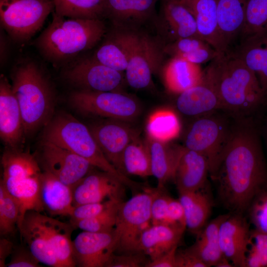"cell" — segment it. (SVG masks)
<instances>
[{
    "label": "cell",
    "mask_w": 267,
    "mask_h": 267,
    "mask_svg": "<svg viewBox=\"0 0 267 267\" xmlns=\"http://www.w3.org/2000/svg\"><path fill=\"white\" fill-rule=\"evenodd\" d=\"M238 122L211 178L222 205L231 213L243 214L267 186V167L257 130L249 122Z\"/></svg>",
    "instance_id": "obj_1"
},
{
    "label": "cell",
    "mask_w": 267,
    "mask_h": 267,
    "mask_svg": "<svg viewBox=\"0 0 267 267\" xmlns=\"http://www.w3.org/2000/svg\"><path fill=\"white\" fill-rule=\"evenodd\" d=\"M204 71L217 92L223 111L238 120H245L267 99L255 73L232 54H220Z\"/></svg>",
    "instance_id": "obj_2"
},
{
    "label": "cell",
    "mask_w": 267,
    "mask_h": 267,
    "mask_svg": "<svg viewBox=\"0 0 267 267\" xmlns=\"http://www.w3.org/2000/svg\"><path fill=\"white\" fill-rule=\"evenodd\" d=\"M106 31L101 19L66 18L54 12L35 45L46 60L57 66L93 47Z\"/></svg>",
    "instance_id": "obj_3"
},
{
    "label": "cell",
    "mask_w": 267,
    "mask_h": 267,
    "mask_svg": "<svg viewBox=\"0 0 267 267\" xmlns=\"http://www.w3.org/2000/svg\"><path fill=\"white\" fill-rule=\"evenodd\" d=\"M12 80L13 91L21 109L25 135H30L49 122L54 105L53 90L42 69L33 61L19 63Z\"/></svg>",
    "instance_id": "obj_4"
},
{
    "label": "cell",
    "mask_w": 267,
    "mask_h": 267,
    "mask_svg": "<svg viewBox=\"0 0 267 267\" xmlns=\"http://www.w3.org/2000/svg\"><path fill=\"white\" fill-rule=\"evenodd\" d=\"M67 149L93 166L115 176L134 191L140 184L120 172L106 159L89 128L67 114H60L45 126L43 140Z\"/></svg>",
    "instance_id": "obj_5"
},
{
    "label": "cell",
    "mask_w": 267,
    "mask_h": 267,
    "mask_svg": "<svg viewBox=\"0 0 267 267\" xmlns=\"http://www.w3.org/2000/svg\"><path fill=\"white\" fill-rule=\"evenodd\" d=\"M1 164L0 182L20 205L18 228L28 211H44L40 199L43 171L36 156L20 149H7L2 155Z\"/></svg>",
    "instance_id": "obj_6"
},
{
    "label": "cell",
    "mask_w": 267,
    "mask_h": 267,
    "mask_svg": "<svg viewBox=\"0 0 267 267\" xmlns=\"http://www.w3.org/2000/svg\"><path fill=\"white\" fill-rule=\"evenodd\" d=\"M112 31L122 44L128 57L126 80L132 88L141 89L152 83V74L158 70L165 55V44L156 35L152 36L142 28Z\"/></svg>",
    "instance_id": "obj_7"
},
{
    "label": "cell",
    "mask_w": 267,
    "mask_h": 267,
    "mask_svg": "<svg viewBox=\"0 0 267 267\" xmlns=\"http://www.w3.org/2000/svg\"><path fill=\"white\" fill-rule=\"evenodd\" d=\"M214 112L198 117L186 133L184 147L203 155L207 160L209 175H214L234 125Z\"/></svg>",
    "instance_id": "obj_8"
},
{
    "label": "cell",
    "mask_w": 267,
    "mask_h": 267,
    "mask_svg": "<svg viewBox=\"0 0 267 267\" xmlns=\"http://www.w3.org/2000/svg\"><path fill=\"white\" fill-rule=\"evenodd\" d=\"M54 10L52 0H0L1 27L18 43L28 41Z\"/></svg>",
    "instance_id": "obj_9"
},
{
    "label": "cell",
    "mask_w": 267,
    "mask_h": 267,
    "mask_svg": "<svg viewBox=\"0 0 267 267\" xmlns=\"http://www.w3.org/2000/svg\"><path fill=\"white\" fill-rule=\"evenodd\" d=\"M152 198L150 186L145 185L141 192L121 203L114 229L118 239L116 253L137 252L141 235L152 224Z\"/></svg>",
    "instance_id": "obj_10"
},
{
    "label": "cell",
    "mask_w": 267,
    "mask_h": 267,
    "mask_svg": "<svg viewBox=\"0 0 267 267\" xmlns=\"http://www.w3.org/2000/svg\"><path fill=\"white\" fill-rule=\"evenodd\" d=\"M69 101L74 109L85 115L122 121L133 120L140 112L137 100L120 91L80 89L70 95Z\"/></svg>",
    "instance_id": "obj_11"
},
{
    "label": "cell",
    "mask_w": 267,
    "mask_h": 267,
    "mask_svg": "<svg viewBox=\"0 0 267 267\" xmlns=\"http://www.w3.org/2000/svg\"><path fill=\"white\" fill-rule=\"evenodd\" d=\"M36 158L43 171L47 172L72 188L95 167L70 150L42 141Z\"/></svg>",
    "instance_id": "obj_12"
},
{
    "label": "cell",
    "mask_w": 267,
    "mask_h": 267,
    "mask_svg": "<svg viewBox=\"0 0 267 267\" xmlns=\"http://www.w3.org/2000/svg\"><path fill=\"white\" fill-rule=\"evenodd\" d=\"M64 75L69 83L81 90L120 91L123 83L122 72L103 65L93 57L76 63Z\"/></svg>",
    "instance_id": "obj_13"
},
{
    "label": "cell",
    "mask_w": 267,
    "mask_h": 267,
    "mask_svg": "<svg viewBox=\"0 0 267 267\" xmlns=\"http://www.w3.org/2000/svg\"><path fill=\"white\" fill-rule=\"evenodd\" d=\"M153 22L157 35L165 44L184 38H200L194 16L179 0H160Z\"/></svg>",
    "instance_id": "obj_14"
},
{
    "label": "cell",
    "mask_w": 267,
    "mask_h": 267,
    "mask_svg": "<svg viewBox=\"0 0 267 267\" xmlns=\"http://www.w3.org/2000/svg\"><path fill=\"white\" fill-rule=\"evenodd\" d=\"M118 239L114 231L94 232L83 231L73 240V257L79 267H105L115 253Z\"/></svg>",
    "instance_id": "obj_15"
},
{
    "label": "cell",
    "mask_w": 267,
    "mask_h": 267,
    "mask_svg": "<svg viewBox=\"0 0 267 267\" xmlns=\"http://www.w3.org/2000/svg\"><path fill=\"white\" fill-rule=\"evenodd\" d=\"M126 187L113 175L92 170L72 188L74 205L107 200L124 201Z\"/></svg>",
    "instance_id": "obj_16"
},
{
    "label": "cell",
    "mask_w": 267,
    "mask_h": 267,
    "mask_svg": "<svg viewBox=\"0 0 267 267\" xmlns=\"http://www.w3.org/2000/svg\"><path fill=\"white\" fill-rule=\"evenodd\" d=\"M159 0H105L103 17L111 21L114 28L140 29L147 23L154 21Z\"/></svg>",
    "instance_id": "obj_17"
},
{
    "label": "cell",
    "mask_w": 267,
    "mask_h": 267,
    "mask_svg": "<svg viewBox=\"0 0 267 267\" xmlns=\"http://www.w3.org/2000/svg\"><path fill=\"white\" fill-rule=\"evenodd\" d=\"M121 121L109 119L96 123L89 129L108 161L124 174L122 163L123 152L138 134Z\"/></svg>",
    "instance_id": "obj_18"
},
{
    "label": "cell",
    "mask_w": 267,
    "mask_h": 267,
    "mask_svg": "<svg viewBox=\"0 0 267 267\" xmlns=\"http://www.w3.org/2000/svg\"><path fill=\"white\" fill-rule=\"evenodd\" d=\"M25 135L21 109L12 85L0 77V136L7 149H19Z\"/></svg>",
    "instance_id": "obj_19"
},
{
    "label": "cell",
    "mask_w": 267,
    "mask_h": 267,
    "mask_svg": "<svg viewBox=\"0 0 267 267\" xmlns=\"http://www.w3.org/2000/svg\"><path fill=\"white\" fill-rule=\"evenodd\" d=\"M250 231L249 223L242 214H229L220 225L221 249L234 267H246Z\"/></svg>",
    "instance_id": "obj_20"
},
{
    "label": "cell",
    "mask_w": 267,
    "mask_h": 267,
    "mask_svg": "<svg viewBox=\"0 0 267 267\" xmlns=\"http://www.w3.org/2000/svg\"><path fill=\"white\" fill-rule=\"evenodd\" d=\"M216 0L222 54H229L234 50L240 41L248 0Z\"/></svg>",
    "instance_id": "obj_21"
},
{
    "label": "cell",
    "mask_w": 267,
    "mask_h": 267,
    "mask_svg": "<svg viewBox=\"0 0 267 267\" xmlns=\"http://www.w3.org/2000/svg\"><path fill=\"white\" fill-rule=\"evenodd\" d=\"M176 106L180 113L192 117L223 111L217 92L205 71L200 83L178 94Z\"/></svg>",
    "instance_id": "obj_22"
},
{
    "label": "cell",
    "mask_w": 267,
    "mask_h": 267,
    "mask_svg": "<svg viewBox=\"0 0 267 267\" xmlns=\"http://www.w3.org/2000/svg\"><path fill=\"white\" fill-rule=\"evenodd\" d=\"M209 166L202 154L183 146L173 180L178 192L193 191L204 188Z\"/></svg>",
    "instance_id": "obj_23"
},
{
    "label": "cell",
    "mask_w": 267,
    "mask_h": 267,
    "mask_svg": "<svg viewBox=\"0 0 267 267\" xmlns=\"http://www.w3.org/2000/svg\"><path fill=\"white\" fill-rule=\"evenodd\" d=\"M37 212L28 211L18 227L27 246L42 264L51 267H61L53 249L39 222Z\"/></svg>",
    "instance_id": "obj_24"
},
{
    "label": "cell",
    "mask_w": 267,
    "mask_h": 267,
    "mask_svg": "<svg viewBox=\"0 0 267 267\" xmlns=\"http://www.w3.org/2000/svg\"><path fill=\"white\" fill-rule=\"evenodd\" d=\"M185 229L167 223L152 224L141 235L136 251L154 260L178 246Z\"/></svg>",
    "instance_id": "obj_25"
},
{
    "label": "cell",
    "mask_w": 267,
    "mask_h": 267,
    "mask_svg": "<svg viewBox=\"0 0 267 267\" xmlns=\"http://www.w3.org/2000/svg\"><path fill=\"white\" fill-rule=\"evenodd\" d=\"M37 216L53 249L61 267H75L71 235L75 228L65 222L37 212Z\"/></svg>",
    "instance_id": "obj_26"
},
{
    "label": "cell",
    "mask_w": 267,
    "mask_h": 267,
    "mask_svg": "<svg viewBox=\"0 0 267 267\" xmlns=\"http://www.w3.org/2000/svg\"><path fill=\"white\" fill-rule=\"evenodd\" d=\"M40 199L44 211L51 217H70L74 209L72 187L43 171Z\"/></svg>",
    "instance_id": "obj_27"
},
{
    "label": "cell",
    "mask_w": 267,
    "mask_h": 267,
    "mask_svg": "<svg viewBox=\"0 0 267 267\" xmlns=\"http://www.w3.org/2000/svg\"><path fill=\"white\" fill-rule=\"evenodd\" d=\"M230 54L255 73L267 95V30L242 40Z\"/></svg>",
    "instance_id": "obj_28"
},
{
    "label": "cell",
    "mask_w": 267,
    "mask_h": 267,
    "mask_svg": "<svg viewBox=\"0 0 267 267\" xmlns=\"http://www.w3.org/2000/svg\"><path fill=\"white\" fill-rule=\"evenodd\" d=\"M145 142L150 155L152 176L157 180V187H164L174 178L183 146L171 145L149 136Z\"/></svg>",
    "instance_id": "obj_29"
},
{
    "label": "cell",
    "mask_w": 267,
    "mask_h": 267,
    "mask_svg": "<svg viewBox=\"0 0 267 267\" xmlns=\"http://www.w3.org/2000/svg\"><path fill=\"white\" fill-rule=\"evenodd\" d=\"M163 78L167 89L179 93L196 86L202 80L204 70L200 65L178 57H170L164 65Z\"/></svg>",
    "instance_id": "obj_30"
},
{
    "label": "cell",
    "mask_w": 267,
    "mask_h": 267,
    "mask_svg": "<svg viewBox=\"0 0 267 267\" xmlns=\"http://www.w3.org/2000/svg\"><path fill=\"white\" fill-rule=\"evenodd\" d=\"M194 16L200 37L221 54L222 47L218 29L216 0H180Z\"/></svg>",
    "instance_id": "obj_31"
},
{
    "label": "cell",
    "mask_w": 267,
    "mask_h": 267,
    "mask_svg": "<svg viewBox=\"0 0 267 267\" xmlns=\"http://www.w3.org/2000/svg\"><path fill=\"white\" fill-rule=\"evenodd\" d=\"M204 188L178 192V199L184 211L186 228L195 235L207 223L212 211V201Z\"/></svg>",
    "instance_id": "obj_32"
},
{
    "label": "cell",
    "mask_w": 267,
    "mask_h": 267,
    "mask_svg": "<svg viewBox=\"0 0 267 267\" xmlns=\"http://www.w3.org/2000/svg\"><path fill=\"white\" fill-rule=\"evenodd\" d=\"M228 215H220L207 223L196 235L195 243L188 248L208 267H215L223 257L219 243V229Z\"/></svg>",
    "instance_id": "obj_33"
},
{
    "label": "cell",
    "mask_w": 267,
    "mask_h": 267,
    "mask_svg": "<svg viewBox=\"0 0 267 267\" xmlns=\"http://www.w3.org/2000/svg\"><path fill=\"white\" fill-rule=\"evenodd\" d=\"M123 174L141 178L152 176L151 159L148 147L138 136L126 147L122 156Z\"/></svg>",
    "instance_id": "obj_34"
},
{
    "label": "cell",
    "mask_w": 267,
    "mask_h": 267,
    "mask_svg": "<svg viewBox=\"0 0 267 267\" xmlns=\"http://www.w3.org/2000/svg\"><path fill=\"white\" fill-rule=\"evenodd\" d=\"M54 13L66 18L102 19L105 0H52Z\"/></svg>",
    "instance_id": "obj_35"
},
{
    "label": "cell",
    "mask_w": 267,
    "mask_h": 267,
    "mask_svg": "<svg viewBox=\"0 0 267 267\" xmlns=\"http://www.w3.org/2000/svg\"><path fill=\"white\" fill-rule=\"evenodd\" d=\"M108 34L93 57L100 63L116 70L126 71L128 65L127 52L112 31Z\"/></svg>",
    "instance_id": "obj_36"
},
{
    "label": "cell",
    "mask_w": 267,
    "mask_h": 267,
    "mask_svg": "<svg viewBox=\"0 0 267 267\" xmlns=\"http://www.w3.org/2000/svg\"><path fill=\"white\" fill-rule=\"evenodd\" d=\"M146 128L147 136L168 142L178 135L180 125L177 116L174 112L161 110L150 115Z\"/></svg>",
    "instance_id": "obj_37"
},
{
    "label": "cell",
    "mask_w": 267,
    "mask_h": 267,
    "mask_svg": "<svg viewBox=\"0 0 267 267\" xmlns=\"http://www.w3.org/2000/svg\"><path fill=\"white\" fill-rule=\"evenodd\" d=\"M266 30L267 0H248L244 27L240 42L245 38Z\"/></svg>",
    "instance_id": "obj_38"
},
{
    "label": "cell",
    "mask_w": 267,
    "mask_h": 267,
    "mask_svg": "<svg viewBox=\"0 0 267 267\" xmlns=\"http://www.w3.org/2000/svg\"><path fill=\"white\" fill-rule=\"evenodd\" d=\"M123 201H115L96 216L72 224L75 228H78L83 231L94 232H112L115 229L119 209Z\"/></svg>",
    "instance_id": "obj_39"
},
{
    "label": "cell",
    "mask_w": 267,
    "mask_h": 267,
    "mask_svg": "<svg viewBox=\"0 0 267 267\" xmlns=\"http://www.w3.org/2000/svg\"><path fill=\"white\" fill-rule=\"evenodd\" d=\"M20 208L19 202L0 182V234L6 236L17 227Z\"/></svg>",
    "instance_id": "obj_40"
},
{
    "label": "cell",
    "mask_w": 267,
    "mask_h": 267,
    "mask_svg": "<svg viewBox=\"0 0 267 267\" xmlns=\"http://www.w3.org/2000/svg\"><path fill=\"white\" fill-rule=\"evenodd\" d=\"M267 267V232L251 230L246 255V267Z\"/></svg>",
    "instance_id": "obj_41"
},
{
    "label": "cell",
    "mask_w": 267,
    "mask_h": 267,
    "mask_svg": "<svg viewBox=\"0 0 267 267\" xmlns=\"http://www.w3.org/2000/svg\"><path fill=\"white\" fill-rule=\"evenodd\" d=\"M246 211L255 228L267 232V186L255 195Z\"/></svg>",
    "instance_id": "obj_42"
},
{
    "label": "cell",
    "mask_w": 267,
    "mask_h": 267,
    "mask_svg": "<svg viewBox=\"0 0 267 267\" xmlns=\"http://www.w3.org/2000/svg\"><path fill=\"white\" fill-rule=\"evenodd\" d=\"M208 44H209L199 37L184 38L166 44L164 52L170 57H178L184 59L197 49Z\"/></svg>",
    "instance_id": "obj_43"
},
{
    "label": "cell",
    "mask_w": 267,
    "mask_h": 267,
    "mask_svg": "<svg viewBox=\"0 0 267 267\" xmlns=\"http://www.w3.org/2000/svg\"><path fill=\"white\" fill-rule=\"evenodd\" d=\"M152 194L151 220L152 224L166 223L169 203L171 196L164 187H150Z\"/></svg>",
    "instance_id": "obj_44"
},
{
    "label": "cell",
    "mask_w": 267,
    "mask_h": 267,
    "mask_svg": "<svg viewBox=\"0 0 267 267\" xmlns=\"http://www.w3.org/2000/svg\"><path fill=\"white\" fill-rule=\"evenodd\" d=\"M150 261L149 258L141 252L121 254L114 253L105 267H146Z\"/></svg>",
    "instance_id": "obj_45"
},
{
    "label": "cell",
    "mask_w": 267,
    "mask_h": 267,
    "mask_svg": "<svg viewBox=\"0 0 267 267\" xmlns=\"http://www.w3.org/2000/svg\"><path fill=\"white\" fill-rule=\"evenodd\" d=\"M117 201L107 200L101 202L89 203L75 206L69 217L70 222L73 223L93 218Z\"/></svg>",
    "instance_id": "obj_46"
},
{
    "label": "cell",
    "mask_w": 267,
    "mask_h": 267,
    "mask_svg": "<svg viewBox=\"0 0 267 267\" xmlns=\"http://www.w3.org/2000/svg\"><path fill=\"white\" fill-rule=\"evenodd\" d=\"M41 263L33 254L28 246L14 247L7 267H39Z\"/></svg>",
    "instance_id": "obj_47"
},
{
    "label": "cell",
    "mask_w": 267,
    "mask_h": 267,
    "mask_svg": "<svg viewBox=\"0 0 267 267\" xmlns=\"http://www.w3.org/2000/svg\"><path fill=\"white\" fill-rule=\"evenodd\" d=\"M166 223L186 228L184 209L178 199H175L171 197L168 205Z\"/></svg>",
    "instance_id": "obj_48"
},
{
    "label": "cell",
    "mask_w": 267,
    "mask_h": 267,
    "mask_svg": "<svg viewBox=\"0 0 267 267\" xmlns=\"http://www.w3.org/2000/svg\"><path fill=\"white\" fill-rule=\"evenodd\" d=\"M176 267H208L188 248L178 251L176 254Z\"/></svg>",
    "instance_id": "obj_49"
},
{
    "label": "cell",
    "mask_w": 267,
    "mask_h": 267,
    "mask_svg": "<svg viewBox=\"0 0 267 267\" xmlns=\"http://www.w3.org/2000/svg\"><path fill=\"white\" fill-rule=\"evenodd\" d=\"M178 246L154 260L150 261L146 267H176V254Z\"/></svg>",
    "instance_id": "obj_50"
},
{
    "label": "cell",
    "mask_w": 267,
    "mask_h": 267,
    "mask_svg": "<svg viewBox=\"0 0 267 267\" xmlns=\"http://www.w3.org/2000/svg\"><path fill=\"white\" fill-rule=\"evenodd\" d=\"M13 243L4 237L0 239V267H6V261L11 256L13 249Z\"/></svg>",
    "instance_id": "obj_51"
},
{
    "label": "cell",
    "mask_w": 267,
    "mask_h": 267,
    "mask_svg": "<svg viewBox=\"0 0 267 267\" xmlns=\"http://www.w3.org/2000/svg\"><path fill=\"white\" fill-rule=\"evenodd\" d=\"M216 267H234L232 263L224 256L215 266Z\"/></svg>",
    "instance_id": "obj_52"
},
{
    "label": "cell",
    "mask_w": 267,
    "mask_h": 267,
    "mask_svg": "<svg viewBox=\"0 0 267 267\" xmlns=\"http://www.w3.org/2000/svg\"></svg>",
    "instance_id": "obj_53"
},
{
    "label": "cell",
    "mask_w": 267,
    "mask_h": 267,
    "mask_svg": "<svg viewBox=\"0 0 267 267\" xmlns=\"http://www.w3.org/2000/svg\"></svg>",
    "instance_id": "obj_54"
}]
</instances>
